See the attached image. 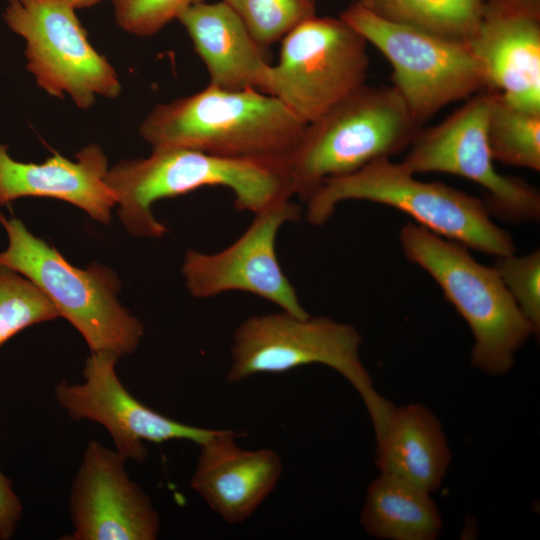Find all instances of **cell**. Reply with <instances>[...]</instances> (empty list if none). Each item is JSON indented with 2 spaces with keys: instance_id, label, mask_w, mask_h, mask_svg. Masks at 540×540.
Instances as JSON below:
<instances>
[{
  "instance_id": "ba28073f",
  "label": "cell",
  "mask_w": 540,
  "mask_h": 540,
  "mask_svg": "<svg viewBox=\"0 0 540 540\" xmlns=\"http://www.w3.org/2000/svg\"><path fill=\"white\" fill-rule=\"evenodd\" d=\"M340 17L390 63L391 86L420 126L446 105L488 87L485 69L468 43L386 21L357 1Z\"/></svg>"
},
{
  "instance_id": "277c9868",
  "label": "cell",
  "mask_w": 540,
  "mask_h": 540,
  "mask_svg": "<svg viewBox=\"0 0 540 540\" xmlns=\"http://www.w3.org/2000/svg\"><path fill=\"white\" fill-rule=\"evenodd\" d=\"M405 257L425 270L468 324L474 345L471 364L505 375L516 352L538 334L522 313L498 271L479 263L467 247L407 222L399 232Z\"/></svg>"
},
{
  "instance_id": "8992f818",
  "label": "cell",
  "mask_w": 540,
  "mask_h": 540,
  "mask_svg": "<svg viewBox=\"0 0 540 540\" xmlns=\"http://www.w3.org/2000/svg\"><path fill=\"white\" fill-rule=\"evenodd\" d=\"M361 344L354 326L328 316L298 317L282 310L254 315L233 333L226 380L233 384L261 373H283L310 364L328 366L360 395L377 438L394 406L374 388L360 357Z\"/></svg>"
},
{
  "instance_id": "603a6c76",
  "label": "cell",
  "mask_w": 540,
  "mask_h": 540,
  "mask_svg": "<svg viewBox=\"0 0 540 540\" xmlns=\"http://www.w3.org/2000/svg\"><path fill=\"white\" fill-rule=\"evenodd\" d=\"M58 317L54 304L33 282L0 263V348L22 330Z\"/></svg>"
},
{
  "instance_id": "4fadbf2b",
  "label": "cell",
  "mask_w": 540,
  "mask_h": 540,
  "mask_svg": "<svg viewBox=\"0 0 540 540\" xmlns=\"http://www.w3.org/2000/svg\"><path fill=\"white\" fill-rule=\"evenodd\" d=\"M119 358L109 351L91 352L83 382L56 385L55 398L72 419L101 424L111 435L115 450L138 463L148 454L145 441L187 440L199 445L216 432L175 421L136 399L117 375Z\"/></svg>"
},
{
  "instance_id": "d4e9b609",
  "label": "cell",
  "mask_w": 540,
  "mask_h": 540,
  "mask_svg": "<svg viewBox=\"0 0 540 540\" xmlns=\"http://www.w3.org/2000/svg\"><path fill=\"white\" fill-rule=\"evenodd\" d=\"M493 267L498 271L510 295L535 327L540 330V251L522 256L511 254L496 257Z\"/></svg>"
},
{
  "instance_id": "e0dca14e",
  "label": "cell",
  "mask_w": 540,
  "mask_h": 540,
  "mask_svg": "<svg viewBox=\"0 0 540 540\" xmlns=\"http://www.w3.org/2000/svg\"><path fill=\"white\" fill-rule=\"evenodd\" d=\"M482 63L488 87L509 105L540 112V19L484 8L468 43Z\"/></svg>"
},
{
  "instance_id": "9a60e30c",
  "label": "cell",
  "mask_w": 540,
  "mask_h": 540,
  "mask_svg": "<svg viewBox=\"0 0 540 540\" xmlns=\"http://www.w3.org/2000/svg\"><path fill=\"white\" fill-rule=\"evenodd\" d=\"M232 430H216L199 444L191 488L231 525L249 519L278 484L283 463L270 448L242 449Z\"/></svg>"
},
{
  "instance_id": "7402d4cb",
  "label": "cell",
  "mask_w": 540,
  "mask_h": 540,
  "mask_svg": "<svg viewBox=\"0 0 540 540\" xmlns=\"http://www.w3.org/2000/svg\"><path fill=\"white\" fill-rule=\"evenodd\" d=\"M487 135L494 161L540 171V112L515 108L491 90Z\"/></svg>"
},
{
  "instance_id": "83f0119b",
  "label": "cell",
  "mask_w": 540,
  "mask_h": 540,
  "mask_svg": "<svg viewBox=\"0 0 540 540\" xmlns=\"http://www.w3.org/2000/svg\"><path fill=\"white\" fill-rule=\"evenodd\" d=\"M484 8L509 14H521L540 19V0H483Z\"/></svg>"
},
{
  "instance_id": "2e32d148",
  "label": "cell",
  "mask_w": 540,
  "mask_h": 540,
  "mask_svg": "<svg viewBox=\"0 0 540 540\" xmlns=\"http://www.w3.org/2000/svg\"><path fill=\"white\" fill-rule=\"evenodd\" d=\"M108 169L105 153L95 144L81 149L75 161L55 154L37 164L14 160L0 143V205L23 197L53 198L109 224L116 201L106 183Z\"/></svg>"
},
{
  "instance_id": "7c38bea8",
  "label": "cell",
  "mask_w": 540,
  "mask_h": 540,
  "mask_svg": "<svg viewBox=\"0 0 540 540\" xmlns=\"http://www.w3.org/2000/svg\"><path fill=\"white\" fill-rule=\"evenodd\" d=\"M301 214V206L291 198L281 200L255 213L247 229L224 249L214 253L188 250L181 271L189 293L205 299L246 292L292 315L308 316L276 253L280 229L298 221Z\"/></svg>"
},
{
  "instance_id": "ac0fdd59",
  "label": "cell",
  "mask_w": 540,
  "mask_h": 540,
  "mask_svg": "<svg viewBox=\"0 0 540 540\" xmlns=\"http://www.w3.org/2000/svg\"><path fill=\"white\" fill-rule=\"evenodd\" d=\"M177 20L204 63L210 85L224 90H260L270 65L266 48L252 36L238 14L223 0L200 2Z\"/></svg>"
},
{
  "instance_id": "cb8c5ba5",
  "label": "cell",
  "mask_w": 540,
  "mask_h": 540,
  "mask_svg": "<svg viewBox=\"0 0 540 540\" xmlns=\"http://www.w3.org/2000/svg\"><path fill=\"white\" fill-rule=\"evenodd\" d=\"M242 19L255 40L268 48L316 15V0H223Z\"/></svg>"
},
{
  "instance_id": "5b68a950",
  "label": "cell",
  "mask_w": 540,
  "mask_h": 540,
  "mask_svg": "<svg viewBox=\"0 0 540 540\" xmlns=\"http://www.w3.org/2000/svg\"><path fill=\"white\" fill-rule=\"evenodd\" d=\"M420 130L392 86L364 84L306 125L287 160L293 196L305 203L326 180L408 148Z\"/></svg>"
},
{
  "instance_id": "52a82bcc",
  "label": "cell",
  "mask_w": 540,
  "mask_h": 540,
  "mask_svg": "<svg viewBox=\"0 0 540 540\" xmlns=\"http://www.w3.org/2000/svg\"><path fill=\"white\" fill-rule=\"evenodd\" d=\"M0 223L8 237L0 263L33 282L60 317L82 335L91 352L109 351L122 357L136 350L144 326L120 304L121 284L114 271L98 263L75 267L20 219L0 213Z\"/></svg>"
},
{
  "instance_id": "44dd1931",
  "label": "cell",
  "mask_w": 540,
  "mask_h": 540,
  "mask_svg": "<svg viewBox=\"0 0 540 540\" xmlns=\"http://www.w3.org/2000/svg\"><path fill=\"white\" fill-rule=\"evenodd\" d=\"M378 17L418 31L469 43L482 20L483 0H358Z\"/></svg>"
},
{
  "instance_id": "d6986e66",
  "label": "cell",
  "mask_w": 540,
  "mask_h": 540,
  "mask_svg": "<svg viewBox=\"0 0 540 540\" xmlns=\"http://www.w3.org/2000/svg\"><path fill=\"white\" fill-rule=\"evenodd\" d=\"M451 460L439 419L427 407L411 403L394 407L376 438V466L430 493L442 483Z\"/></svg>"
},
{
  "instance_id": "f1b7e54d",
  "label": "cell",
  "mask_w": 540,
  "mask_h": 540,
  "mask_svg": "<svg viewBox=\"0 0 540 540\" xmlns=\"http://www.w3.org/2000/svg\"><path fill=\"white\" fill-rule=\"evenodd\" d=\"M62 1L70 4L71 6L77 9V8H85V7L93 6L103 0H62Z\"/></svg>"
},
{
  "instance_id": "9c48e42d",
  "label": "cell",
  "mask_w": 540,
  "mask_h": 540,
  "mask_svg": "<svg viewBox=\"0 0 540 540\" xmlns=\"http://www.w3.org/2000/svg\"><path fill=\"white\" fill-rule=\"evenodd\" d=\"M367 41L340 16L303 21L281 39L261 91L308 124L365 84Z\"/></svg>"
},
{
  "instance_id": "5bb4252c",
  "label": "cell",
  "mask_w": 540,
  "mask_h": 540,
  "mask_svg": "<svg viewBox=\"0 0 540 540\" xmlns=\"http://www.w3.org/2000/svg\"><path fill=\"white\" fill-rule=\"evenodd\" d=\"M127 460L115 449L91 440L74 478L66 540H155L159 514L150 497L132 481Z\"/></svg>"
},
{
  "instance_id": "6da1fadb",
  "label": "cell",
  "mask_w": 540,
  "mask_h": 540,
  "mask_svg": "<svg viewBox=\"0 0 540 540\" xmlns=\"http://www.w3.org/2000/svg\"><path fill=\"white\" fill-rule=\"evenodd\" d=\"M118 216L135 237L160 238L167 228L153 212L155 202L203 187L232 191L234 206L253 214L293 197L287 161L237 159L186 148L152 149L150 156L121 160L108 169Z\"/></svg>"
},
{
  "instance_id": "ffe728a7",
  "label": "cell",
  "mask_w": 540,
  "mask_h": 540,
  "mask_svg": "<svg viewBox=\"0 0 540 540\" xmlns=\"http://www.w3.org/2000/svg\"><path fill=\"white\" fill-rule=\"evenodd\" d=\"M360 524L369 535L387 540H434L442 529L429 491L383 473L367 489Z\"/></svg>"
},
{
  "instance_id": "3957f363",
  "label": "cell",
  "mask_w": 540,
  "mask_h": 540,
  "mask_svg": "<svg viewBox=\"0 0 540 540\" xmlns=\"http://www.w3.org/2000/svg\"><path fill=\"white\" fill-rule=\"evenodd\" d=\"M348 200L393 207L429 231L495 258L516 253L512 235L494 223L484 200L441 182L418 180L390 157L326 180L305 202L306 219L321 226Z\"/></svg>"
},
{
  "instance_id": "4316f807",
  "label": "cell",
  "mask_w": 540,
  "mask_h": 540,
  "mask_svg": "<svg viewBox=\"0 0 540 540\" xmlns=\"http://www.w3.org/2000/svg\"><path fill=\"white\" fill-rule=\"evenodd\" d=\"M23 516V505L12 480L0 470V540L11 539Z\"/></svg>"
},
{
  "instance_id": "8fae6325",
  "label": "cell",
  "mask_w": 540,
  "mask_h": 540,
  "mask_svg": "<svg viewBox=\"0 0 540 540\" xmlns=\"http://www.w3.org/2000/svg\"><path fill=\"white\" fill-rule=\"evenodd\" d=\"M491 90L469 98L441 123L420 130L401 164L413 174L441 172L466 178L487 193L491 213L512 222L538 221L540 193L494 166L487 120Z\"/></svg>"
},
{
  "instance_id": "484cf974",
  "label": "cell",
  "mask_w": 540,
  "mask_h": 540,
  "mask_svg": "<svg viewBox=\"0 0 540 540\" xmlns=\"http://www.w3.org/2000/svg\"><path fill=\"white\" fill-rule=\"evenodd\" d=\"M204 0H110L116 23L124 31L152 36L187 8Z\"/></svg>"
},
{
  "instance_id": "7a4b0ae2",
  "label": "cell",
  "mask_w": 540,
  "mask_h": 540,
  "mask_svg": "<svg viewBox=\"0 0 540 540\" xmlns=\"http://www.w3.org/2000/svg\"><path fill=\"white\" fill-rule=\"evenodd\" d=\"M306 123L276 97L212 85L153 108L139 127L152 149L186 148L237 159L287 161Z\"/></svg>"
},
{
  "instance_id": "30bf717a",
  "label": "cell",
  "mask_w": 540,
  "mask_h": 540,
  "mask_svg": "<svg viewBox=\"0 0 540 540\" xmlns=\"http://www.w3.org/2000/svg\"><path fill=\"white\" fill-rule=\"evenodd\" d=\"M62 0H8L7 26L25 40L27 70L49 95L68 94L81 109L97 98H116L121 92L118 75L98 53L75 13Z\"/></svg>"
}]
</instances>
